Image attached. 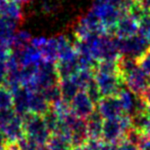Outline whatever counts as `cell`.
Returning a JSON list of instances; mask_svg holds the SVG:
<instances>
[{"instance_id":"18","label":"cell","mask_w":150,"mask_h":150,"mask_svg":"<svg viewBox=\"0 0 150 150\" xmlns=\"http://www.w3.org/2000/svg\"><path fill=\"white\" fill-rule=\"evenodd\" d=\"M32 38L33 37L30 33L26 31H16L11 42V50H18L26 47L28 44H30Z\"/></svg>"},{"instance_id":"9","label":"cell","mask_w":150,"mask_h":150,"mask_svg":"<svg viewBox=\"0 0 150 150\" xmlns=\"http://www.w3.org/2000/svg\"><path fill=\"white\" fill-rule=\"evenodd\" d=\"M96 106V110L100 113V115L103 117V119L117 118L124 114L122 104H120L117 96L103 97Z\"/></svg>"},{"instance_id":"12","label":"cell","mask_w":150,"mask_h":150,"mask_svg":"<svg viewBox=\"0 0 150 150\" xmlns=\"http://www.w3.org/2000/svg\"><path fill=\"white\" fill-rule=\"evenodd\" d=\"M2 130H3V133L5 135L7 143L16 142L18 139L25 136L23 116L20 115V114H16Z\"/></svg>"},{"instance_id":"1","label":"cell","mask_w":150,"mask_h":150,"mask_svg":"<svg viewBox=\"0 0 150 150\" xmlns=\"http://www.w3.org/2000/svg\"><path fill=\"white\" fill-rule=\"evenodd\" d=\"M90 10L98 18L104 30L109 34H112L113 29L120 17L127 14L119 6L106 3V2L97 1V0H93Z\"/></svg>"},{"instance_id":"28","label":"cell","mask_w":150,"mask_h":150,"mask_svg":"<svg viewBox=\"0 0 150 150\" xmlns=\"http://www.w3.org/2000/svg\"><path fill=\"white\" fill-rule=\"evenodd\" d=\"M71 150H90L88 148V146L86 144L84 145H79V146H73V148Z\"/></svg>"},{"instance_id":"16","label":"cell","mask_w":150,"mask_h":150,"mask_svg":"<svg viewBox=\"0 0 150 150\" xmlns=\"http://www.w3.org/2000/svg\"><path fill=\"white\" fill-rule=\"evenodd\" d=\"M58 85H59L61 98L64 99L67 102H71V99L81 90L74 76L59 79Z\"/></svg>"},{"instance_id":"26","label":"cell","mask_w":150,"mask_h":150,"mask_svg":"<svg viewBox=\"0 0 150 150\" xmlns=\"http://www.w3.org/2000/svg\"><path fill=\"white\" fill-rule=\"evenodd\" d=\"M137 3L147 12H150V0H136Z\"/></svg>"},{"instance_id":"13","label":"cell","mask_w":150,"mask_h":150,"mask_svg":"<svg viewBox=\"0 0 150 150\" xmlns=\"http://www.w3.org/2000/svg\"><path fill=\"white\" fill-rule=\"evenodd\" d=\"M50 109V103L47 101L43 93L30 90L29 110L31 113L44 115Z\"/></svg>"},{"instance_id":"24","label":"cell","mask_w":150,"mask_h":150,"mask_svg":"<svg viewBox=\"0 0 150 150\" xmlns=\"http://www.w3.org/2000/svg\"><path fill=\"white\" fill-rule=\"evenodd\" d=\"M117 150H140L136 145L132 144V143L128 142L126 140H122V142L119 143V147Z\"/></svg>"},{"instance_id":"17","label":"cell","mask_w":150,"mask_h":150,"mask_svg":"<svg viewBox=\"0 0 150 150\" xmlns=\"http://www.w3.org/2000/svg\"><path fill=\"white\" fill-rule=\"evenodd\" d=\"M47 144L50 150H71L73 148L71 138L64 134H60V133L51 134Z\"/></svg>"},{"instance_id":"7","label":"cell","mask_w":150,"mask_h":150,"mask_svg":"<svg viewBox=\"0 0 150 150\" xmlns=\"http://www.w3.org/2000/svg\"><path fill=\"white\" fill-rule=\"evenodd\" d=\"M95 103L86 90H80L69 102L71 111L78 117L87 118L95 110Z\"/></svg>"},{"instance_id":"6","label":"cell","mask_w":150,"mask_h":150,"mask_svg":"<svg viewBox=\"0 0 150 150\" xmlns=\"http://www.w3.org/2000/svg\"><path fill=\"white\" fill-rule=\"evenodd\" d=\"M150 76L147 75L139 66L131 70L124 76V83L129 90L137 95H142L150 85Z\"/></svg>"},{"instance_id":"30","label":"cell","mask_w":150,"mask_h":150,"mask_svg":"<svg viewBox=\"0 0 150 150\" xmlns=\"http://www.w3.org/2000/svg\"><path fill=\"white\" fill-rule=\"evenodd\" d=\"M12 1L16 2V3H18V4H24V3H27V2H29L30 0H12Z\"/></svg>"},{"instance_id":"31","label":"cell","mask_w":150,"mask_h":150,"mask_svg":"<svg viewBox=\"0 0 150 150\" xmlns=\"http://www.w3.org/2000/svg\"><path fill=\"white\" fill-rule=\"evenodd\" d=\"M0 150H2V148H1V149H0Z\"/></svg>"},{"instance_id":"10","label":"cell","mask_w":150,"mask_h":150,"mask_svg":"<svg viewBox=\"0 0 150 150\" xmlns=\"http://www.w3.org/2000/svg\"><path fill=\"white\" fill-rule=\"evenodd\" d=\"M139 33V21L131 14H122L113 29L112 35L119 38H127Z\"/></svg>"},{"instance_id":"23","label":"cell","mask_w":150,"mask_h":150,"mask_svg":"<svg viewBox=\"0 0 150 150\" xmlns=\"http://www.w3.org/2000/svg\"><path fill=\"white\" fill-rule=\"evenodd\" d=\"M7 77V62L0 61V85H4Z\"/></svg>"},{"instance_id":"21","label":"cell","mask_w":150,"mask_h":150,"mask_svg":"<svg viewBox=\"0 0 150 150\" xmlns=\"http://www.w3.org/2000/svg\"><path fill=\"white\" fill-rule=\"evenodd\" d=\"M16 144H18L20 150H37L38 146L40 145L36 141H34L33 139L29 138L27 136H24L21 139H18L16 141Z\"/></svg>"},{"instance_id":"25","label":"cell","mask_w":150,"mask_h":150,"mask_svg":"<svg viewBox=\"0 0 150 150\" xmlns=\"http://www.w3.org/2000/svg\"><path fill=\"white\" fill-rule=\"evenodd\" d=\"M119 144L117 143H109V142H102L100 150H117Z\"/></svg>"},{"instance_id":"8","label":"cell","mask_w":150,"mask_h":150,"mask_svg":"<svg viewBox=\"0 0 150 150\" xmlns=\"http://www.w3.org/2000/svg\"><path fill=\"white\" fill-rule=\"evenodd\" d=\"M125 130L120 122V118H109L103 120L102 126V137L101 140L103 142L109 143H119L124 140Z\"/></svg>"},{"instance_id":"5","label":"cell","mask_w":150,"mask_h":150,"mask_svg":"<svg viewBox=\"0 0 150 150\" xmlns=\"http://www.w3.org/2000/svg\"><path fill=\"white\" fill-rule=\"evenodd\" d=\"M32 42L40 50L45 62L56 64L59 59V37H33Z\"/></svg>"},{"instance_id":"20","label":"cell","mask_w":150,"mask_h":150,"mask_svg":"<svg viewBox=\"0 0 150 150\" xmlns=\"http://www.w3.org/2000/svg\"><path fill=\"white\" fill-rule=\"evenodd\" d=\"M139 33L150 43V12H145L139 19Z\"/></svg>"},{"instance_id":"11","label":"cell","mask_w":150,"mask_h":150,"mask_svg":"<svg viewBox=\"0 0 150 150\" xmlns=\"http://www.w3.org/2000/svg\"><path fill=\"white\" fill-rule=\"evenodd\" d=\"M23 18L21 4L12 0H0V21L5 20L20 23Z\"/></svg>"},{"instance_id":"22","label":"cell","mask_w":150,"mask_h":150,"mask_svg":"<svg viewBox=\"0 0 150 150\" xmlns=\"http://www.w3.org/2000/svg\"><path fill=\"white\" fill-rule=\"evenodd\" d=\"M138 66L150 76V46L147 50L138 59Z\"/></svg>"},{"instance_id":"15","label":"cell","mask_w":150,"mask_h":150,"mask_svg":"<svg viewBox=\"0 0 150 150\" xmlns=\"http://www.w3.org/2000/svg\"><path fill=\"white\" fill-rule=\"evenodd\" d=\"M18 23L10 21H0V47L11 48V42L16 33Z\"/></svg>"},{"instance_id":"2","label":"cell","mask_w":150,"mask_h":150,"mask_svg":"<svg viewBox=\"0 0 150 150\" xmlns=\"http://www.w3.org/2000/svg\"><path fill=\"white\" fill-rule=\"evenodd\" d=\"M25 136L33 139L38 144H46L49 140L51 133L48 130L43 115L35 113H27L23 116Z\"/></svg>"},{"instance_id":"29","label":"cell","mask_w":150,"mask_h":150,"mask_svg":"<svg viewBox=\"0 0 150 150\" xmlns=\"http://www.w3.org/2000/svg\"><path fill=\"white\" fill-rule=\"evenodd\" d=\"M37 150H50V148L47 143H46V144H40L39 146H38Z\"/></svg>"},{"instance_id":"27","label":"cell","mask_w":150,"mask_h":150,"mask_svg":"<svg viewBox=\"0 0 150 150\" xmlns=\"http://www.w3.org/2000/svg\"><path fill=\"white\" fill-rule=\"evenodd\" d=\"M140 96L143 97V99L146 101V103L148 104V106H150V85L144 90V92H143L142 95H140Z\"/></svg>"},{"instance_id":"4","label":"cell","mask_w":150,"mask_h":150,"mask_svg":"<svg viewBox=\"0 0 150 150\" xmlns=\"http://www.w3.org/2000/svg\"><path fill=\"white\" fill-rule=\"evenodd\" d=\"M117 42L120 56H129L135 59L140 58L150 46L149 42L140 33L127 38L117 37Z\"/></svg>"},{"instance_id":"19","label":"cell","mask_w":150,"mask_h":150,"mask_svg":"<svg viewBox=\"0 0 150 150\" xmlns=\"http://www.w3.org/2000/svg\"><path fill=\"white\" fill-rule=\"evenodd\" d=\"M13 98L12 93L5 86H0V111L12 108Z\"/></svg>"},{"instance_id":"14","label":"cell","mask_w":150,"mask_h":150,"mask_svg":"<svg viewBox=\"0 0 150 150\" xmlns=\"http://www.w3.org/2000/svg\"><path fill=\"white\" fill-rule=\"evenodd\" d=\"M103 117L100 113L95 109L94 112L86 118L87 121V128L89 139H96L101 140L102 137V126H103Z\"/></svg>"},{"instance_id":"3","label":"cell","mask_w":150,"mask_h":150,"mask_svg":"<svg viewBox=\"0 0 150 150\" xmlns=\"http://www.w3.org/2000/svg\"><path fill=\"white\" fill-rule=\"evenodd\" d=\"M94 80L102 97L117 96L122 88L124 79L119 72L108 73L94 69Z\"/></svg>"}]
</instances>
